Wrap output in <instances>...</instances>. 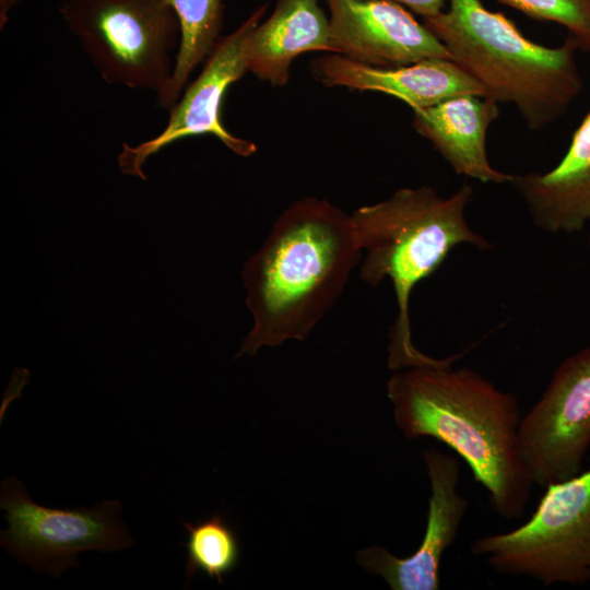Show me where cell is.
I'll list each match as a JSON object with an SVG mask.
<instances>
[{
	"label": "cell",
	"instance_id": "1",
	"mask_svg": "<svg viewBox=\"0 0 590 590\" xmlns=\"http://www.w3.org/2000/svg\"><path fill=\"white\" fill-rule=\"evenodd\" d=\"M459 355L396 370L387 382L394 423L409 439L428 437L452 449L493 510L516 520L534 484L519 448L518 399L472 368H452Z\"/></svg>",
	"mask_w": 590,
	"mask_h": 590
},
{
	"label": "cell",
	"instance_id": "2",
	"mask_svg": "<svg viewBox=\"0 0 590 590\" xmlns=\"http://www.w3.org/2000/svg\"><path fill=\"white\" fill-rule=\"evenodd\" d=\"M361 258L351 214L316 197L290 204L243 267L252 327L237 356L306 340Z\"/></svg>",
	"mask_w": 590,
	"mask_h": 590
},
{
	"label": "cell",
	"instance_id": "3",
	"mask_svg": "<svg viewBox=\"0 0 590 590\" xmlns=\"http://www.w3.org/2000/svg\"><path fill=\"white\" fill-rule=\"evenodd\" d=\"M473 188L463 184L448 197L429 186L401 188L388 199L364 205L351 214L364 258L359 278L371 287L389 279L397 302V317L389 331L388 366L392 370L436 365L412 342L410 297L458 245L480 250L493 245L474 232L465 219Z\"/></svg>",
	"mask_w": 590,
	"mask_h": 590
},
{
	"label": "cell",
	"instance_id": "4",
	"mask_svg": "<svg viewBox=\"0 0 590 590\" xmlns=\"http://www.w3.org/2000/svg\"><path fill=\"white\" fill-rule=\"evenodd\" d=\"M424 25L485 97L515 106L530 130L555 122L581 92L579 47L570 36L558 47L535 44L481 0H450L447 11L424 19Z\"/></svg>",
	"mask_w": 590,
	"mask_h": 590
},
{
	"label": "cell",
	"instance_id": "5",
	"mask_svg": "<svg viewBox=\"0 0 590 590\" xmlns=\"http://www.w3.org/2000/svg\"><path fill=\"white\" fill-rule=\"evenodd\" d=\"M58 11L107 83L164 95L181 39L165 0H58Z\"/></svg>",
	"mask_w": 590,
	"mask_h": 590
},
{
	"label": "cell",
	"instance_id": "6",
	"mask_svg": "<svg viewBox=\"0 0 590 590\" xmlns=\"http://www.w3.org/2000/svg\"><path fill=\"white\" fill-rule=\"evenodd\" d=\"M471 553L498 574L544 586L590 582V468L545 487L526 522L479 538Z\"/></svg>",
	"mask_w": 590,
	"mask_h": 590
},
{
	"label": "cell",
	"instance_id": "7",
	"mask_svg": "<svg viewBox=\"0 0 590 590\" xmlns=\"http://www.w3.org/2000/svg\"><path fill=\"white\" fill-rule=\"evenodd\" d=\"M0 498L9 522L1 532V545L37 571L60 576L79 564L80 552H114L134 544L120 519L117 499L92 508H49L33 502L15 477L2 482Z\"/></svg>",
	"mask_w": 590,
	"mask_h": 590
},
{
	"label": "cell",
	"instance_id": "8",
	"mask_svg": "<svg viewBox=\"0 0 590 590\" xmlns=\"http://www.w3.org/2000/svg\"><path fill=\"white\" fill-rule=\"evenodd\" d=\"M519 448L533 483L543 488L582 471L590 448V345L558 365L521 416Z\"/></svg>",
	"mask_w": 590,
	"mask_h": 590
},
{
	"label": "cell",
	"instance_id": "9",
	"mask_svg": "<svg viewBox=\"0 0 590 590\" xmlns=\"http://www.w3.org/2000/svg\"><path fill=\"white\" fill-rule=\"evenodd\" d=\"M268 3L258 7L233 33L220 38L205 59L198 78L169 109L164 130L137 146L122 144L118 165L122 174L146 180L143 167L148 158L169 144L189 137L211 134L239 156L257 150L253 142L228 132L221 119L228 87L248 71L246 45L252 30L262 21Z\"/></svg>",
	"mask_w": 590,
	"mask_h": 590
},
{
	"label": "cell",
	"instance_id": "10",
	"mask_svg": "<svg viewBox=\"0 0 590 590\" xmlns=\"http://www.w3.org/2000/svg\"><path fill=\"white\" fill-rule=\"evenodd\" d=\"M423 459L430 482L427 523L423 540L408 557H397L373 545L355 554L356 562L384 578L392 590H438L440 563L455 543L469 503L458 491L460 465L456 456L432 448Z\"/></svg>",
	"mask_w": 590,
	"mask_h": 590
},
{
	"label": "cell",
	"instance_id": "11",
	"mask_svg": "<svg viewBox=\"0 0 590 590\" xmlns=\"http://www.w3.org/2000/svg\"><path fill=\"white\" fill-rule=\"evenodd\" d=\"M330 52L379 68L450 59L445 45L401 4L389 0H324Z\"/></svg>",
	"mask_w": 590,
	"mask_h": 590
},
{
	"label": "cell",
	"instance_id": "12",
	"mask_svg": "<svg viewBox=\"0 0 590 590\" xmlns=\"http://www.w3.org/2000/svg\"><path fill=\"white\" fill-rule=\"evenodd\" d=\"M312 75L327 86H343L394 96L412 109L446 99L476 95L484 88L450 59L433 58L409 66L379 68L330 52L310 63Z\"/></svg>",
	"mask_w": 590,
	"mask_h": 590
},
{
	"label": "cell",
	"instance_id": "13",
	"mask_svg": "<svg viewBox=\"0 0 590 590\" xmlns=\"http://www.w3.org/2000/svg\"><path fill=\"white\" fill-rule=\"evenodd\" d=\"M510 184L534 226L573 234L590 224V113L575 131L560 162L546 173L514 175Z\"/></svg>",
	"mask_w": 590,
	"mask_h": 590
},
{
	"label": "cell",
	"instance_id": "14",
	"mask_svg": "<svg viewBox=\"0 0 590 590\" xmlns=\"http://www.w3.org/2000/svg\"><path fill=\"white\" fill-rule=\"evenodd\" d=\"M498 103L462 95L413 109L412 126L427 139L455 173L482 182L505 184L514 175L494 168L486 152V133L499 115Z\"/></svg>",
	"mask_w": 590,
	"mask_h": 590
},
{
	"label": "cell",
	"instance_id": "15",
	"mask_svg": "<svg viewBox=\"0 0 590 590\" xmlns=\"http://www.w3.org/2000/svg\"><path fill=\"white\" fill-rule=\"evenodd\" d=\"M308 51L330 52L329 17L318 0H278L248 37L247 68L272 86H283L294 59Z\"/></svg>",
	"mask_w": 590,
	"mask_h": 590
},
{
	"label": "cell",
	"instance_id": "16",
	"mask_svg": "<svg viewBox=\"0 0 590 590\" xmlns=\"http://www.w3.org/2000/svg\"><path fill=\"white\" fill-rule=\"evenodd\" d=\"M175 11L181 39L172 79L164 95L157 101L169 110L182 94L194 68L212 52L223 25V0H165Z\"/></svg>",
	"mask_w": 590,
	"mask_h": 590
},
{
	"label": "cell",
	"instance_id": "17",
	"mask_svg": "<svg viewBox=\"0 0 590 590\" xmlns=\"http://www.w3.org/2000/svg\"><path fill=\"white\" fill-rule=\"evenodd\" d=\"M188 532L186 585L198 573L223 583V577L238 564L240 546L234 530L217 514L197 523H184Z\"/></svg>",
	"mask_w": 590,
	"mask_h": 590
},
{
	"label": "cell",
	"instance_id": "18",
	"mask_svg": "<svg viewBox=\"0 0 590 590\" xmlns=\"http://www.w3.org/2000/svg\"><path fill=\"white\" fill-rule=\"evenodd\" d=\"M531 17L563 25L579 49L590 51V0H498Z\"/></svg>",
	"mask_w": 590,
	"mask_h": 590
},
{
	"label": "cell",
	"instance_id": "19",
	"mask_svg": "<svg viewBox=\"0 0 590 590\" xmlns=\"http://www.w3.org/2000/svg\"><path fill=\"white\" fill-rule=\"evenodd\" d=\"M398 4L409 7L415 13L424 19L432 17L442 11L445 0H389Z\"/></svg>",
	"mask_w": 590,
	"mask_h": 590
},
{
	"label": "cell",
	"instance_id": "20",
	"mask_svg": "<svg viewBox=\"0 0 590 590\" xmlns=\"http://www.w3.org/2000/svg\"><path fill=\"white\" fill-rule=\"evenodd\" d=\"M589 246H590V236H589Z\"/></svg>",
	"mask_w": 590,
	"mask_h": 590
}]
</instances>
